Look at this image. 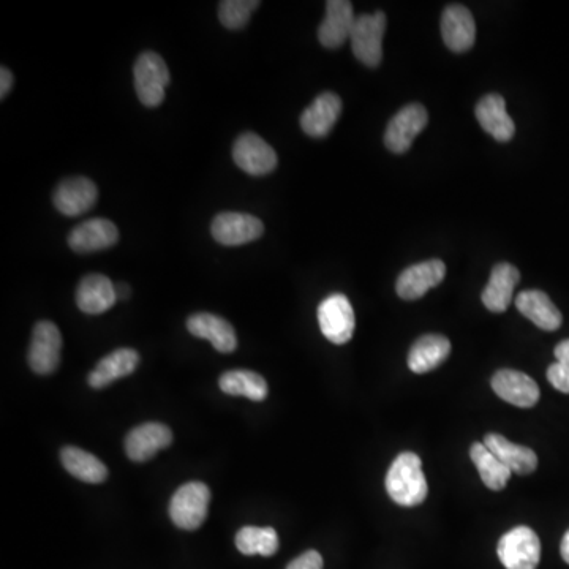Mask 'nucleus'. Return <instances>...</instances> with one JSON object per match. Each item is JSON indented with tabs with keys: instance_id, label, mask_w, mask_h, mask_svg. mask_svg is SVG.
I'll use <instances>...</instances> for the list:
<instances>
[{
	"instance_id": "obj_1",
	"label": "nucleus",
	"mask_w": 569,
	"mask_h": 569,
	"mask_svg": "<svg viewBox=\"0 0 569 569\" xmlns=\"http://www.w3.org/2000/svg\"><path fill=\"white\" fill-rule=\"evenodd\" d=\"M385 484L392 502L405 508L421 505L429 494L423 462L410 451L399 454L392 462Z\"/></svg>"
},
{
	"instance_id": "obj_2",
	"label": "nucleus",
	"mask_w": 569,
	"mask_h": 569,
	"mask_svg": "<svg viewBox=\"0 0 569 569\" xmlns=\"http://www.w3.org/2000/svg\"><path fill=\"white\" fill-rule=\"evenodd\" d=\"M135 89L140 102L147 108H157L165 100L170 84V70L160 54L146 51L140 54L133 67Z\"/></svg>"
},
{
	"instance_id": "obj_3",
	"label": "nucleus",
	"mask_w": 569,
	"mask_h": 569,
	"mask_svg": "<svg viewBox=\"0 0 569 569\" xmlns=\"http://www.w3.org/2000/svg\"><path fill=\"white\" fill-rule=\"evenodd\" d=\"M211 490L200 481L184 484L174 492L170 502V517L181 530H198L208 517Z\"/></svg>"
},
{
	"instance_id": "obj_4",
	"label": "nucleus",
	"mask_w": 569,
	"mask_h": 569,
	"mask_svg": "<svg viewBox=\"0 0 569 569\" xmlns=\"http://www.w3.org/2000/svg\"><path fill=\"white\" fill-rule=\"evenodd\" d=\"M386 31V15L383 12L356 16L350 42L353 54L366 67L377 68L383 59V37Z\"/></svg>"
},
{
	"instance_id": "obj_5",
	"label": "nucleus",
	"mask_w": 569,
	"mask_h": 569,
	"mask_svg": "<svg viewBox=\"0 0 569 569\" xmlns=\"http://www.w3.org/2000/svg\"><path fill=\"white\" fill-rule=\"evenodd\" d=\"M498 558L506 569H536L541 560V541L530 527H516L500 538Z\"/></svg>"
},
{
	"instance_id": "obj_6",
	"label": "nucleus",
	"mask_w": 569,
	"mask_h": 569,
	"mask_svg": "<svg viewBox=\"0 0 569 569\" xmlns=\"http://www.w3.org/2000/svg\"><path fill=\"white\" fill-rule=\"evenodd\" d=\"M318 323L329 342L348 343L355 332V310L345 294H331L318 306Z\"/></svg>"
},
{
	"instance_id": "obj_7",
	"label": "nucleus",
	"mask_w": 569,
	"mask_h": 569,
	"mask_svg": "<svg viewBox=\"0 0 569 569\" xmlns=\"http://www.w3.org/2000/svg\"><path fill=\"white\" fill-rule=\"evenodd\" d=\"M61 331L51 321H38L27 353L29 367L38 375L53 374L61 362Z\"/></svg>"
},
{
	"instance_id": "obj_8",
	"label": "nucleus",
	"mask_w": 569,
	"mask_h": 569,
	"mask_svg": "<svg viewBox=\"0 0 569 569\" xmlns=\"http://www.w3.org/2000/svg\"><path fill=\"white\" fill-rule=\"evenodd\" d=\"M212 238L227 247L249 244L263 236V222L244 212H222L212 220Z\"/></svg>"
},
{
	"instance_id": "obj_9",
	"label": "nucleus",
	"mask_w": 569,
	"mask_h": 569,
	"mask_svg": "<svg viewBox=\"0 0 569 569\" xmlns=\"http://www.w3.org/2000/svg\"><path fill=\"white\" fill-rule=\"evenodd\" d=\"M429 114L419 103L404 106L396 116L389 121L385 133V144L394 154H405L415 141L416 136L426 129Z\"/></svg>"
},
{
	"instance_id": "obj_10",
	"label": "nucleus",
	"mask_w": 569,
	"mask_h": 569,
	"mask_svg": "<svg viewBox=\"0 0 569 569\" xmlns=\"http://www.w3.org/2000/svg\"><path fill=\"white\" fill-rule=\"evenodd\" d=\"M234 163L250 176H266L276 170L277 154L257 133H242L233 146Z\"/></svg>"
},
{
	"instance_id": "obj_11",
	"label": "nucleus",
	"mask_w": 569,
	"mask_h": 569,
	"mask_svg": "<svg viewBox=\"0 0 569 569\" xmlns=\"http://www.w3.org/2000/svg\"><path fill=\"white\" fill-rule=\"evenodd\" d=\"M446 276V264L441 260L423 261L400 272L396 291L405 301L423 298L427 291L438 287Z\"/></svg>"
},
{
	"instance_id": "obj_12",
	"label": "nucleus",
	"mask_w": 569,
	"mask_h": 569,
	"mask_svg": "<svg viewBox=\"0 0 569 569\" xmlns=\"http://www.w3.org/2000/svg\"><path fill=\"white\" fill-rule=\"evenodd\" d=\"M97 200V185L83 176L65 179L57 185L53 196L57 211L67 217H78L84 212L91 211Z\"/></svg>"
},
{
	"instance_id": "obj_13",
	"label": "nucleus",
	"mask_w": 569,
	"mask_h": 569,
	"mask_svg": "<svg viewBox=\"0 0 569 569\" xmlns=\"http://www.w3.org/2000/svg\"><path fill=\"white\" fill-rule=\"evenodd\" d=\"M173 443V432L165 424L146 423L125 437V453L133 462H147Z\"/></svg>"
},
{
	"instance_id": "obj_14",
	"label": "nucleus",
	"mask_w": 569,
	"mask_h": 569,
	"mask_svg": "<svg viewBox=\"0 0 569 569\" xmlns=\"http://www.w3.org/2000/svg\"><path fill=\"white\" fill-rule=\"evenodd\" d=\"M492 389L500 399L521 408L535 407L541 394L532 377L511 369L498 370L492 377Z\"/></svg>"
},
{
	"instance_id": "obj_15",
	"label": "nucleus",
	"mask_w": 569,
	"mask_h": 569,
	"mask_svg": "<svg viewBox=\"0 0 569 569\" xmlns=\"http://www.w3.org/2000/svg\"><path fill=\"white\" fill-rule=\"evenodd\" d=\"M441 35L454 53H465L475 45L476 24L472 12L464 5H449L441 15Z\"/></svg>"
},
{
	"instance_id": "obj_16",
	"label": "nucleus",
	"mask_w": 569,
	"mask_h": 569,
	"mask_svg": "<svg viewBox=\"0 0 569 569\" xmlns=\"http://www.w3.org/2000/svg\"><path fill=\"white\" fill-rule=\"evenodd\" d=\"M119 241V231L111 220L91 219L80 223L68 234V245L76 253L111 249Z\"/></svg>"
},
{
	"instance_id": "obj_17",
	"label": "nucleus",
	"mask_w": 569,
	"mask_h": 569,
	"mask_svg": "<svg viewBox=\"0 0 569 569\" xmlns=\"http://www.w3.org/2000/svg\"><path fill=\"white\" fill-rule=\"evenodd\" d=\"M356 16L353 5L347 0H329L326 2V16L318 29V40L329 49L345 45L350 38Z\"/></svg>"
},
{
	"instance_id": "obj_18",
	"label": "nucleus",
	"mask_w": 569,
	"mask_h": 569,
	"mask_svg": "<svg viewBox=\"0 0 569 569\" xmlns=\"http://www.w3.org/2000/svg\"><path fill=\"white\" fill-rule=\"evenodd\" d=\"M342 113V100L332 92L318 95L301 114V129L312 138H325Z\"/></svg>"
},
{
	"instance_id": "obj_19",
	"label": "nucleus",
	"mask_w": 569,
	"mask_h": 569,
	"mask_svg": "<svg viewBox=\"0 0 569 569\" xmlns=\"http://www.w3.org/2000/svg\"><path fill=\"white\" fill-rule=\"evenodd\" d=\"M187 329L193 337L209 340L219 353H233L238 347V337L233 326L214 313H195L187 320Z\"/></svg>"
},
{
	"instance_id": "obj_20",
	"label": "nucleus",
	"mask_w": 569,
	"mask_h": 569,
	"mask_svg": "<svg viewBox=\"0 0 569 569\" xmlns=\"http://www.w3.org/2000/svg\"><path fill=\"white\" fill-rule=\"evenodd\" d=\"M476 119L494 140L508 143L516 133L513 117L506 111L505 98L498 94H489L479 100L475 108Z\"/></svg>"
},
{
	"instance_id": "obj_21",
	"label": "nucleus",
	"mask_w": 569,
	"mask_h": 569,
	"mask_svg": "<svg viewBox=\"0 0 569 569\" xmlns=\"http://www.w3.org/2000/svg\"><path fill=\"white\" fill-rule=\"evenodd\" d=\"M521 280V274L514 268L513 264L498 263L492 274L489 283L481 294V301L487 310L494 313H503L511 306L514 296V288Z\"/></svg>"
},
{
	"instance_id": "obj_22",
	"label": "nucleus",
	"mask_w": 569,
	"mask_h": 569,
	"mask_svg": "<svg viewBox=\"0 0 569 569\" xmlns=\"http://www.w3.org/2000/svg\"><path fill=\"white\" fill-rule=\"evenodd\" d=\"M116 285L103 274H89L76 290V304L87 315L108 312L116 304Z\"/></svg>"
},
{
	"instance_id": "obj_23",
	"label": "nucleus",
	"mask_w": 569,
	"mask_h": 569,
	"mask_svg": "<svg viewBox=\"0 0 569 569\" xmlns=\"http://www.w3.org/2000/svg\"><path fill=\"white\" fill-rule=\"evenodd\" d=\"M140 364V355L133 348H117L110 355L98 362L87 378V383L94 389L106 388L119 378L129 377Z\"/></svg>"
},
{
	"instance_id": "obj_24",
	"label": "nucleus",
	"mask_w": 569,
	"mask_h": 569,
	"mask_svg": "<svg viewBox=\"0 0 569 569\" xmlns=\"http://www.w3.org/2000/svg\"><path fill=\"white\" fill-rule=\"evenodd\" d=\"M451 355V342L441 334H427L419 337L410 353H408V367L413 374H427L440 367Z\"/></svg>"
},
{
	"instance_id": "obj_25",
	"label": "nucleus",
	"mask_w": 569,
	"mask_h": 569,
	"mask_svg": "<svg viewBox=\"0 0 569 569\" xmlns=\"http://www.w3.org/2000/svg\"><path fill=\"white\" fill-rule=\"evenodd\" d=\"M516 307L543 331H557L562 326V313L544 291L527 290L517 294Z\"/></svg>"
},
{
	"instance_id": "obj_26",
	"label": "nucleus",
	"mask_w": 569,
	"mask_h": 569,
	"mask_svg": "<svg viewBox=\"0 0 569 569\" xmlns=\"http://www.w3.org/2000/svg\"><path fill=\"white\" fill-rule=\"evenodd\" d=\"M484 445L517 475H530L538 467V457L533 449L511 443L503 435L487 434Z\"/></svg>"
},
{
	"instance_id": "obj_27",
	"label": "nucleus",
	"mask_w": 569,
	"mask_h": 569,
	"mask_svg": "<svg viewBox=\"0 0 569 569\" xmlns=\"http://www.w3.org/2000/svg\"><path fill=\"white\" fill-rule=\"evenodd\" d=\"M62 465L70 475L83 483L100 484L108 478V468L94 454L76 446H65L61 451Z\"/></svg>"
},
{
	"instance_id": "obj_28",
	"label": "nucleus",
	"mask_w": 569,
	"mask_h": 569,
	"mask_svg": "<svg viewBox=\"0 0 569 569\" xmlns=\"http://www.w3.org/2000/svg\"><path fill=\"white\" fill-rule=\"evenodd\" d=\"M219 386L228 396H242L253 402H261L268 397V383L252 370H230L219 378Z\"/></svg>"
},
{
	"instance_id": "obj_29",
	"label": "nucleus",
	"mask_w": 569,
	"mask_h": 569,
	"mask_svg": "<svg viewBox=\"0 0 569 569\" xmlns=\"http://www.w3.org/2000/svg\"><path fill=\"white\" fill-rule=\"evenodd\" d=\"M470 457L486 487L492 490L505 489L513 472L484 443H473Z\"/></svg>"
},
{
	"instance_id": "obj_30",
	"label": "nucleus",
	"mask_w": 569,
	"mask_h": 569,
	"mask_svg": "<svg viewBox=\"0 0 569 569\" xmlns=\"http://www.w3.org/2000/svg\"><path fill=\"white\" fill-rule=\"evenodd\" d=\"M236 547L244 555L271 557L279 551V535L271 527H244L236 535Z\"/></svg>"
},
{
	"instance_id": "obj_31",
	"label": "nucleus",
	"mask_w": 569,
	"mask_h": 569,
	"mask_svg": "<svg viewBox=\"0 0 569 569\" xmlns=\"http://www.w3.org/2000/svg\"><path fill=\"white\" fill-rule=\"evenodd\" d=\"M258 7V0H223L219 4L220 23L230 31H239L249 24L250 16Z\"/></svg>"
},
{
	"instance_id": "obj_32",
	"label": "nucleus",
	"mask_w": 569,
	"mask_h": 569,
	"mask_svg": "<svg viewBox=\"0 0 569 569\" xmlns=\"http://www.w3.org/2000/svg\"><path fill=\"white\" fill-rule=\"evenodd\" d=\"M555 358L557 362L547 369V380L557 391L569 394V339L555 347Z\"/></svg>"
},
{
	"instance_id": "obj_33",
	"label": "nucleus",
	"mask_w": 569,
	"mask_h": 569,
	"mask_svg": "<svg viewBox=\"0 0 569 569\" xmlns=\"http://www.w3.org/2000/svg\"><path fill=\"white\" fill-rule=\"evenodd\" d=\"M287 569H323V558L317 551H307L294 558Z\"/></svg>"
},
{
	"instance_id": "obj_34",
	"label": "nucleus",
	"mask_w": 569,
	"mask_h": 569,
	"mask_svg": "<svg viewBox=\"0 0 569 569\" xmlns=\"http://www.w3.org/2000/svg\"><path fill=\"white\" fill-rule=\"evenodd\" d=\"M13 86V75L7 67L0 68V98L4 100Z\"/></svg>"
},
{
	"instance_id": "obj_35",
	"label": "nucleus",
	"mask_w": 569,
	"mask_h": 569,
	"mask_svg": "<svg viewBox=\"0 0 569 569\" xmlns=\"http://www.w3.org/2000/svg\"><path fill=\"white\" fill-rule=\"evenodd\" d=\"M560 552H562L563 560L569 565V530L565 533V536H563Z\"/></svg>"
},
{
	"instance_id": "obj_36",
	"label": "nucleus",
	"mask_w": 569,
	"mask_h": 569,
	"mask_svg": "<svg viewBox=\"0 0 569 569\" xmlns=\"http://www.w3.org/2000/svg\"><path fill=\"white\" fill-rule=\"evenodd\" d=\"M117 299H127L130 296V288L127 283L116 285Z\"/></svg>"
}]
</instances>
